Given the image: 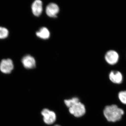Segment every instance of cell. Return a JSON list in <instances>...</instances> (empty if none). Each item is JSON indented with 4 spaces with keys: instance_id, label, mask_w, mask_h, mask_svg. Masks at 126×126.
<instances>
[{
    "instance_id": "5bb4252c",
    "label": "cell",
    "mask_w": 126,
    "mask_h": 126,
    "mask_svg": "<svg viewBox=\"0 0 126 126\" xmlns=\"http://www.w3.org/2000/svg\"><path fill=\"white\" fill-rule=\"evenodd\" d=\"M59 126V125H55V126Z\"/></svg>"
},
{
    "instance_id": "8992f818",
    "label": "cell",
    "mask_w": 126,
    "mask_h": 126,
    "mask_svg": "<svg viewBox=\"0 0 126 126\" xmlns=\"http://www.w3.org/2000/svg\"><path fill=\"white\" fill-rule=\"evenodd\" d=\"M109 80L112 83L116 84H120L123 81V76L121 72L116 70L110 71L109 75Z\"/></svg>"
},
{
    "instance_id": "30bf717a",
    "label": "cell",
    "mask_w": 126,
    "mask_h": 126,
    "mask_svg": "<svg viewBox=\"0 0 126 126\" xmlns=\"http://www.w3.org/2000/svg\"><path fill=\"white\" fill-rule=\"evenodd\" d=\"M36 34L38 37L43 39H48L50 35L49 31L45 27L41 28L38 31L36 32Z\"/></svg>"
},
{
    "instance_id": "3957f363",
    "label": "cell",
    "mask_w": 126,
    "mask_h": 126,
    "mask_svg": "<svg viewBox=\"0 0 126 126\" xmlns=\"http://www.w3.org/2000/svg\"><path fill=\"white\" fill-rule=\"evenodd\" d=\"M104 58L106 63L109 65H114L119 61V55L115 50H110L106 52Z\"/></svg>"
},
{
    "instance_id": "7c38bea8",
    "label": "cell",
    "mask_w": 126,
    "mask_h": 126,
    "mask_svg": "<svg viewBox=\"0 0 126 126\" xmlns=\"http://www.w3.org/2000/svg\"><path fill=\"white\" fill-rule=\"evenodd\" d=\"M118 98L122 104L126 105V90L119 92L118 94Z\"/></svg>"
},
{
    "instance_id": "9c48e42d",
    "label": "cell",
    "mask_w": 126,
    "mask_h": 126,
    "mask_svg": "<svg viewBox=\"0 0 126 126\" xmlns=\"http://www.w3.org/2000/svg\"><path fill=\"white\" fill-rule=\"evenodd\" d=\"M43 3L40 0L35 1L32 5V13L35 16H39L43 12Z\"/></svg>"
},
{
    "instance_id": "ba28073f",
    "label": "cell",
    "mask_w": 126,
    "mask_h": 126,
    "mask_svg": "<svg viewBox=\"0 0 126 126\" xmlns=\"http://www.w3.org/2000/svg\"><path fill=\"white\" fill-rule=\"evenodd\" d=\"M59 11L58 5L55 3H50L46 8V13L47 16L50 17H56Z\"/></svg>"
},
{
    "instance_id": "277c9868",
    "label": "cell",
    "mask_w": 126,
    "mask_h": 126,
    "mask_svg": "<svg viewBox=\"0 0 126 126\" xmlns=\"http://www.w3.org/2000/svg\"><path fill=\"white\" fill-rule=\"evenodd\" d=\"M41 115L43 116V120L46 124L50 125L56 121V116L55 113L47 109L42 110Z\"/></svg>"
},
{
    "instance_id": "6da1fadb",
    "label": "cell",
    "mask_w": 126,
    "mask_h": 126,
    "mask_svg": "<svg viewBox=\"0 0 126 126\" xmlns=\"http://www.w3.org/2000/svg\"><path fill=\"white\" fill-rule=\"evenodd\" d=\"M124 113V110L116 104L106 106L103 110L104 116L109 122H119L121 119Z\"/></svg>"
},
{
    "instance_id": "8fae6325",
    "label": "cell",
    "mask_w": 126,
    "mask_h": 126,
    "mask_svg": "<svg viewBox=\"0 0 126 126\" xmlns=\"http://www.w3.org/2000/svg\"><path fill=\"white\" fill-rule=\"evenodd\" d=\"M79 99L78 98L73 97L71 99H66L64 100V102L65 105L67 107H68L69 108L71 107L73 105H74L75 104L79 102Z\"/></svg>"
},
{
    "instance_id": "4fadbf2b",
    "label": "cell",
    "mask_w": 126,
    "mask_h": 126,
    "mask_svg": "<svg viewBox=\"0 0 126 126\" xmlns=\"http://www.w3.org/2000/svg\"><path fill=\"white\" fill-rule=\"evenodd\" d=\"M9 31L5 27L0 26V39H4L9 35Z\"/></svg>"
},
{
    "instance_id": "52a82bcc",
    "label": "cell",
    "mask_w": 126,
    "mask_h": 126,
    "mask_svg": "<svg viewBox=\"0 0 126 126\" xmlns=\"http://www.w3.org/2000/svg\"><path fill=\"white\" fill-rule=\"evenodd\" d=\"M21 61L24 67L28 69L33 68L36 65L35 60L33 57L30 55L24 56Z\"/></svg>"
},
{
    "instance_id": "5b68a950",
    "label": "cell",
    "mask_w": 126,
    "mask_h": 126,
    "mask_svg": "<svg viewBox=\"0 0 126 126\" xmlns=\"http://www.w3.org/2000/svg\"><path fill=\"white\" fill-rule=\"evenodd\" d=\"M14 68L13 61L10 59H3L0 63V70L3 73H10Z\"/></svg>"
},
{
    "instance_id": "7a4b0ae2",
    "label": "cell",
    "mask_w": 126,
    "mask_h": 126,
    "mask_svg": "<svg viewBox=\"0 0 126 126\" xmlns=\"http://www.w3.org/2000/svg\"><path fill=\"white\" fill-rule=\"evenodd\" d=\"M69 109L70 113L77 117L83 116L86 112L85 106L80 102L73 105Z\"/></svg>"
}]
</instances>
